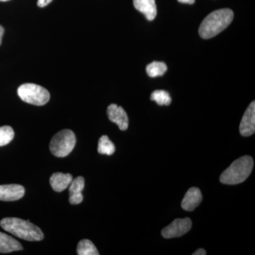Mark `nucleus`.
<instances>
[{
  "label": "nucleus",
  "instance_id": "obj_20",
  "mask_svg": "<svg viewBox=\"0 0 255 255\" xmlns=\"http://www.w3.org/2000/svg\"><path fill=\"white\" fill-rule=\"evenodd\" d=\"M53 0H38L37 1V4L39 7H44L50 4Z\"/></svg>",
  "mask_w": 255,
  "mask_h": 255
},
{
  "label": "nucleus",
  "instance_id": "obj_19",
  "mask_svg": "<svg viewBox=\"0 0 255 255\" xmlns=\"http://www.w3.org/2000/svg\"><path fill=\"white\" fill-rule=\"evenodd\" d=\"M14 132L9 126L0 127V147L9 144L14 139Z\"/></svg>",
  "mask_w": 255,
  "mask_h": 255
},
{
  "label": "nucleus",
  "instance_id": "obj_14",
  "mask_svg": "<svg viewBox=\"0 0 255 255\" xmlns=\"http://www.w3.org/2000/svg\"><path fill=\"white\" fill-rule=\"evenodd\" d=\"M23 247L14 238L0 232V253H9L22 251Z\"/></svg>",
  "mask_w": 255,
  "mask_h": 255
},
{
  "label": "nucleus",
  "instance_id": "obj_3",
  "mask_svg": "<svg viewBox=\"0 0 255 255\" xmlns=\"http://www.w3.org/2000/svg\"><path fill=\"white\" fill-rule=\"evenodd\" d=\"M254 166L253 157L245 155L236 159L228 167L220 177V181L224 184H241L251 175Z\"/></svg>",
  "mask_w": 255,
  "mask_h": 255
},
{
  "label": "nucleus",
  "instance_id": "obj_17",
  "mask_svg": "<svg viewBox=\"0 0 255 255\" xmlns=\"http://www.w3.org/2000/svg\"><path fill=\"white\" fill-rule=\"evenodd\" d=\"M77 253L79 255H100L95 245L89 240H82L78 243Z\"/></svg>",
  "mask_w": 255,
  "mask_h": 255
},
{
  "label": "nucleus",
  "instance_id": "obj_16",
  "mask_svg": "<svg viewBox=\"0 0 255 255\" xmlns=\"http://www.w3.org/2000/svg\"><path fill=\"white\" fill-rule=\"evenodd\" d=\"M167 67L162 62H152L146 67V72L150 78L162 76L167 71Z\"/></svg>",
  "mask_w": 255,
  "mask_h": 255
},
{
  "label": "nucleus",
  "instance_id": "obj_10",
  "mask_svg": "<svg viewBox=\"0 0 255 255\" xmlns=\"http://www.w3.org/2000/svg\"><path fill=\"white\" fill-rule=\"evenodd\" d=\"M202 201V194L199 188L192 187L186 193L182 201V209L187 211H193L199 206Z\"/></svg>",
  "mask_w": 255,
  "mask_h": 255
},
{
  "label": "nucleus",
  "instance_id": "obj_12",
  "mask_svg": "<svg viewBox=\"0 0 255 255\" xmlns=\"http://www.w3.org/2000/svg\"><path fill=\"white\" fill-rule=\"evenodd\" d=\"M133 5L137 11L145 15L148 21H152L157 16L155 0H133Z\"/></svg>",
  "mask_w": 255,
  "mask_h": 255
},
{
  "label": "nucleus",
  "instance_id": "obj_11",
  "mask_svg": "<svg viewBox=\"0 0 255 255\" xmlns=\"http://www.w3.org/2000/svg\"><path fill=\"white\" fill-rule=\"evenodd\" d=\"M85 188V179L82 177H78L73 179L70 184L69 201L73 205H78L83 201L82 191Z\"/></svg>",
  "mask_w": 255,
  "mask_h": 255
},
{
  "label": "nucleus",
  "instance_id": "obj_5",
  "mask_svg": "<svg viewBox=\"0 0 255 255\" xmlns=\"http://www.w3.org/2000/svg\"><path fill=\"white\" fill-rule=\"evenodd\" d=\"M18 97L26 103L43 106L50 100V93L44 87L33 83L21 85L17 90Z\"/></svg>",
  "mask_w": 255,
  "mask_h": 255
},
{
  "label": "nucleus",
  "instance_id": "obj_1",
  "mask_svg": "<svg viewBox=\"0 0 255 255\" xmlns=\"http://www.w3.org/2000/svg\"><path fill=\"white\" fill-rule=\"evenodd\" d=\"M233 17L234 13L230 9L213 11L201 22L199 29V36L204 39H209L217 36L231 24Z\"/></svg>",
  "mask_w": 255,
  "mask_h": 255
},
{
  "label": "nucleus",
  "instance_id": "obj_23",
  "mask_svg": "<svg viewBox=\"0 0 255 255\" xmlns=\"http://www.w3.org/2000/svg\"><path fill=\"white\" fill-rule=\"evenodd\" d=\"M4 28H3L2 26H1V25H0V46H1V40H2V37L3 35H4Z\"/></svg>",
  "mask_w": 255,
  "mask_h": 255
},
{
  "label": "nucleus",
  "instance_id": "obj_8",
  "mask_svg": "<svg viewBox=\"0 0 255 255\" xmlns=\"http://www.w3.org/2000/svg\"><path fill=\"white\" fill-rule=\"evenodd\" d=\"M107 115L111 122L118 125L121 130H127L128 127V117L122 107H119L115 104L109 106Z\"/></svg>",
  "mask_w": 255,
  "mask_h": 255
},
{
  "label": "nucleus",
  "instance_id": "obj_7",
  "mask_svg": "<svg viewBox=\"0 0 255 255\" xmlns=\"http://www.w3.org/2000/svg\"><path fill=\"white\" fill-rule=\"evenodd\" d=\"M255 131V102H253L247 109L240 125V132L243 136L253 135Z\"/></svg>",
  "mask_w": 255,
  "mask_h": 255
},
{
  "label": "nucleus",
  "instance_id": "obj_24",
  "mask_svg": "<svg viewBox=\"0 0 255 255\" xmlns=\"http://www.w3.org/2000/svg\"><path fill=\"white\" fill-rule=\"evenodd\" d=\"M1 1H9V0H0Z\"/></svg>",
  "mask_w": 255,
  "mask_h": 255
},
{
  "label": "nucleus",
  "instance_id": "obj_6",
  "mask_svg": "<svg viewBox=\"0 0 255 255\" xmlns=\"http://www.w3.org/2000/svg\"><path fill=\"white\" fill-rule=\"evenodd\" d=\"M192 226V222L189 218L177 219L162 231V236L164 238H179L189 232Z\"/></svg>",
  "mask_w": 255,
  "mask_h": 255
},
{
  "label": "nucleus",
  "instance_id": "obj_13",
  "mask_svg": "<svg viewBox=\"0 0 255 255\" xmlns=\"http://www.w3.org/2000/svg\"><path fill=\"white\" fill-rule=\"evenodd\" d=\"M73 179V176L70 174L56 172L50 177V184L53 190L57 192H61L70 186Z\"/></svg>",
  "mask_w": 255,
  "mask_h": 255
},
{
  "label": "nucleus",
  "instance_id": "obj_2",
  "mask_svg": "<svg viewBox=\"0 0 255 255\" xmlns=\"http://www.w3.org/2000/svg\"><path fill=\"white\" fill-rule=\"evenodd\" d=\"M0 226L4 231L25 241H41L44 237L36 225L18 218H5L1 220Z\"/></svg>",
  "mask_w": 255,
  "mask_h": 255
},
{
  "label": "nucleus",
  "instance_id": "obj_21",
  "mask_svg": "<svg viewBox=\"0 0 255 255\" xmlns=\"http://www.w3.org/2000/svg\"><path fill=\"white\" fill-rule=\"evenodd\" d=\"M206 252L205 250L200 248V249L197 250L195 253H193V255H206Z\"/></svg>",
  "mask_w": 255,
  "mask_h": 255
},
{
  "label": "nucleus",
  "instance_id": "obj_18",
  "mask_svg": "<svg viewBox=\"0 0 255 255\" xmlns=\"http://www.w3.org/2000/svg\"><path fill=\"white\" fill-rule=\"evenodd\" d=\"M150 100L155 101L159 106H169L172 102V98L168 92L164 90H156L151 94Z\"/></svg>",
  "mask_w": 255,
  "mask_h": 255
},
{
  "label": "nucleus",
  "instance_id": "obj_15",
  "mask_svg": "<svg viewBox=\"0 0 255 255\" xmlns=\"http://www.w3.org/2000/svg\"><path fill=\"white\" fill-rule=\"evenodd\" d=\"M116 147L107 135H102L99 140L98 152L101 155H112L115 152Z\"/></svg>",
  "mask_w": 255,
  "mask_h": 255
},
{
  "label": "nucleus",
  "instance_id": "obj_4",
  "mask_svg": "<svg viewBox=\"0 0 255 255\" xmlns=\"http://www.w3.org/2000/svg\"><path fill=\"white\" fill-rule=\"evenodd\" d=\"M76 144V137L71 130H60L52 138L50 142V150L53 155L65 157L73 150Z\"/></svg>",
  "mask_w": 255,
  "mask_h": 255
},
{
  "label": "nucleus",
  "instance_id": "obj_22",
  "mask_svg": "<svg viewBox=\"0 0 255 255\" xmlns=\"http://www.w3.org/2000/svg\"><path fill=\"white\" fill-rule=\"evenodd\" d=\"M178 1L181 3H184V4H193L195 2V0H178Z\"/></svg>",
  "mask_w": 255,
  "mask_h": 255
},
{
  "label": "nucleus",
  "instance_id": "obj_9",
  "mask_svg": "<svg viewBox=\"0 0 255 255\" xmlns=\"http://www.w3.org/2000/svg\"><path fill=\"white\" fill-rule=\"evenodd\" d=\"M24 194V187L19 184L0 185V201H17L21 199Z\"/></svg>",
  "mask_w": 255,
  "mask_h": 255
}]
</instances>
